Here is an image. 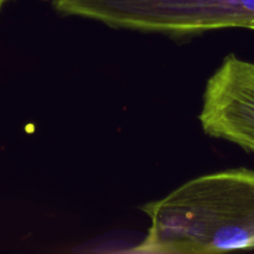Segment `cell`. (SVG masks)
Instances as JSON below:
<instances>
[{
	"label": "cell",
	"instance_id": "6da1fadb",
	"mask_svg": "<svg viewBox=\"0 0 254 254\" xmlns=\"http://www.w3.org/2000/svg\"><path fill=\"white\" fill-rule=\"evenodd\" d=\"M150 220L141 254H216L254 250V170L202 175L140 207Z\"/></svg>",
	"mask_w": 254,
	"mask_h": 254
},
{
	"label": "cell",
	"instance_id": "7a4b0ae2",
	"mask_svg": "<svg viewBox=\"0 0 254 254\" xmlns=\"http://www.w3.org/2000/svg\"><path fill=\"white\" fill-rule=\"evenodd\" d=\"M198 119L208 136L254 153V62L223 59L206 84Z\"/></svg>",
	"mask_w": 254,
	"mask_h": 254
},
{
	"label": "cell",
	"instance_id": "3957f363",
	"mask_svg": "<svg viewBox=\"0 0 254 254\" xmlns=\"http://www.w3.org/2000/svg\"><path fill=\"white\" fill-rule=\"evenodd\" d=\"M7 1H9V0H0V9H1V7L4 6L5 2H7Z\"/></svg>",
	"mask_w": 254,
	"mask_h": 254
},
{
	"label": "cell",
	"instance_id": "277c9868",
	"mask_svg": "<svg viewBox=\"0 0 254 254\" xmlns=\"http://www.w3.org/2000/svg\"><path fill=\"white\" fill-rule=\"evenodd\" d=\"M251 30H254V24L252 25V26H251Z\"/></svg>",
	"mask_w": 254,
	"mask_h": 254
}]
</instances>
